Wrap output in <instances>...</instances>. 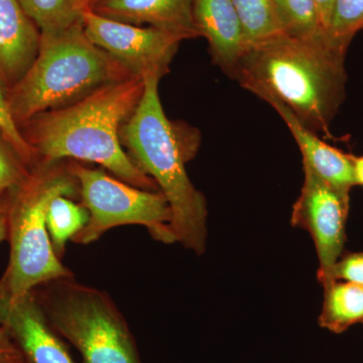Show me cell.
Returning a JSON list of instances; mask_svg holds the SVG:
<instances>
[{"mask_svg": "<svg viewBox=\"0 0 363 363\" xmlns=\"http://www.w3.org/2000/svg\"><path fill=\"white\" fill-rule=\"evenodd\" d=\"M42 35L63 32L82 21L81 0H18Z\"/></svg>", "mask_w": 363, "mask_h": 363, "instance_id": "obj_18", "label": "cell"}, {"mask_svg": "<svg viewBox=\"0 0 363 363\" xmlns=\"http://www.w3.org/2000/svg\"><path fill=\"white\" fill-rule=\"evenodd\" d=\"M193 18L212 59L234 79L247 45L233 0H192Z\"/></svg>", "mask_w": 363, "mask_h": 363, "instance_id": "obj_11", "label": "cell"}, {"mask_svg": "<svg viewBox=\"0 0 363 363\" xmlns=\"http://www.w3.org/2000/svg\"><path fill=\"white\" fill-rule=\"evenodd\" d=\"M79 184V200L87 209L89 219L72 241L88 245L118 226L145 227L160 242H177L172 228L171 207L162 192L143 190L111 177L101 169L88 168L71 162Z\"/></svg>", "mask_w": 363, "mask_h": 363, "instance_id": "obj_7", "label": "cell"}, {"mask_svg": "<svg viewBox=\"0 0 363 363\" xmlns=\"http://www.w3.org/2000/svg\"><path fill=\"white\" fill-rule=\"evenodd\" d=\"M0 363H26L4 327L0 326Z\"/></svg>", "mask_w": 363, "mask_h": 363, "instance_id": "obj_24", "label": "cell"}, {"mask_svg": "<svg viewBox=\"0 0 363 363\" xmlns=\"http://www.w3.org/2000/svg\"><path fill=\"white\" fill-rule=\"evenodd\" d=\"M247 47L284 33L274 0H233Z\"/></svg>", "mask_w": 363, "mask_h": 363, "instance_id": "obj_17", "label": "cell"}, {"mask_svg": "<svg viewBox=\"0 0 363 363\" xmlns=\"http://www.w3.org/2000/svg\"><path fill=\"white\" fill-rule=\"evenodd\" d=\"M33 292L49 323L82 363H143L130 325L105 291L68 277Z\"/></svg>", "mask_w": 363, "mask_h": 363, "instance_id": "obj_6", "label": "cell"}, {"mask_svg": "<svg viewBox=\"0 0 363 363\" xmlns=\"http://www.w3.org/2000/svg\"><path fill=\"white\" fill-rule=\"evenodd\" d=\"M355 185L363 186V157H353Z\"/></svg>", "mask_w": 363, "mask_h": 363, "instance_id": "obj_27", "label": "cell"}, {"mask_svg": "<svg viewBox=\"0 0 363 363\" xmlns=\"http://www.w3.org/2000/svg\"><path fill=\"white\" fill-rule=\"evenodd\" d=\"M284 32L297 38L326 37L313 0H274Z\"/></svg>", "mask_w": 363, "mask_h": 363, "instance_id": "obj_19", "label": "cell"}, {"mask_svg": "<svg viewBox=\"0 0 363 363\" xmlns=\"http://www.w3.org/2000/svg\"><path fill=\"white\" fill-rule=\"evenodd\" d=\"M143 91L145 80L133 76L102 86L75 104L33 117L26 140L38 162H94L131 186L161 192L121 142V128L135 112Z\"/></svg>", "mask_w": 363, "mask_h": 363, "instance_id": "obj_1", "label": "cell"}, {"mask_svg": "<svg viewBox=\"0 0 363 363\" xmlns=\"http://www.w3.org/2000/svg\"><path fill=\"white\" fill-rule=\"evenodd\" d=\"M2 80L4 79L0 76V133L4 135L7 145L21 157V161L26 166L33 168L38 162L37 156L25 135L21 133L18 124L14 121L9 109V98L4 92Z\"/></svg>", "mask_w": 363, "mask_h": 363, "instance_id": "obj_21", "label": "cell"}, {"mask_svg": "<svg viewBox=\"0 0 363 363\" xmlns=\"http://www.w3.org/2000/svg\"><path fill=\"white\" fill-rule=\"evenodd\" d=\"M313 1H314L315 6H316L320 25H321L322 28H323L325 33L327 35L329 26H330L332 11H333L335 0H313Z\"/></svg>", "mask_w": 363, "mask_h": 363, "instance_id": "obj_26", "label": "cell"}, {"mask_svg": "<svg viewBox=\"0 0 363 363\" xmlns=\"http://www.w3.org/2000/svg\"><path fill=\"white\" fill-rule=\"evenodd\" d=\"M13 191V190H11ZM0 194V245L7 240L9 233V213L11 204V192Z\"/></svg>", "mask_w": 363, "mask_h": 363, "instance_id": "obj_25", "label": "cell"}, {"mask_svg": "<svg viewBox=\"0 0 363 363\" xmlns=\"http://www.w3.org/2000/svg\"><path fill=\"white\" fill-rule=\"evenodd\" d=\"M262 100L271 105L285 121L302 152L305 168L311 169L313 173L335 187L350 191L355 186L352 156L344 154L322 140L279 100L272 97Z\"/></svg>", "mask_w": 363, "mask_h": 363, "instance_id": "obj_13", "label": "cell"}, {"mask_svg": "<svg viewBox=\"0 0 363 363\" xmlns=\"http://www.w3.org/2000/svg\"><path fill=\"white\" fill-rule=\"evenodd\" d=\"M130 77V72L88 39L81 21L55 35L40 33L35 61L7 95L9 109L16 123H26Z\"/></svg>", "mask_w": 363, "mask_h": 363, "instance_id": "obj_5", "label": "cell"}, {"mask_svg": "<svg viewBox=\"0 0 363 363\" xmlns=\"http://www.w3.org/2000/svg\"><path fill=\"white\" fill-rule=\"evenodd\" d=\"M40 33L18 0H0V76L13 82L26 73L39 52Z\"/></svg>", "mask_w": 363, "mask_h": 363, "instance_id": "obj_14", "label": "cell"}, {"mask_svg": "<svg viewBox=\"0 0 363 363\" xmlns=\"http://www.w3.org/2000/svg\"><path fill=\"white\" fill-rule=\"evenodd\" d=\"M32 169L0 143V194L18 188L30 176Z\"/></svg>", "mask_w": 363, "mask_h": 363, "instance_id": "obj_22", "label": "cell"}, {"mask_svg": "<svg viewBox=\"0 0 363 363\" xmlns=\"http://www.w3.org/2000/svg\"><path fill=\"white\" fill-rule=\"evenodd\" d=\"M160 81L157 76L145 79L142 99L121 128V142L168 200L177 242L201 255L206 250L207 203L186 169L198 143L195 138H182L178 124L167 117L160 99Z\"/></svg>", "mask_w": 363, "mask_h": 363, "instance_id": "obj_3", "label": "cell"}, {"mask_svg": "<svg viewBox=\"0 0 363 363\" xmlns=\"http://www.w3.org/2000/svg\"><path fill=\"white\" fill-rule=\"evenodd\" d=\"M333 281H350L363 286V252L341 255L340 259L332 267L328 284Z\"/></svg>", "mask_w": 363, "mask_h": 363, "instance_id": "obj_23", "label": "cell"}, {"mask_svg": "<svg viewBox=\"0 0 363 363\" xmlns=\"http://www.w3.org/2000/svg\"><path fill=\"white\" fill-rule=\"evenodd\" d=\"M58 196L79 199V184L71 162H38L26 180L11 191L9 260L0 279V308L52 279L74 277L55 253L48 231V209Z\"/></svg>", "mask_w": 363, "mask_h": 363, "instance_id": "obj_4", "label": "cell"}, {"mask_svg": "<svg viewBox=\"0 0 363 363\" xmlns=\"http://www.w3.org/2000/svg\"><path fill=\"white\" fill-rule=\"evenodd\" d=\"M304 175L291 223L311 235L319 259L318 279L324 286L330 279L332 267L342 255L350 191L331 185L305 167Z\"/></svg>", "mask_w": 363, "mask_h": 363, "instance_id": "obj_9", "label": "cell"}, {"mask_svg": "<svg viewBox=\"0 0 363 363\" xmlns=\"http://www.w3.org/2000/svg\"><path fill=\"white\" fill-rule=\"evenodd\" d=\"M90 9L108 20L147 25L184 40L200 37L193 18L192 0H97Z\"/></svg>", "mask_w": 363, "mask_h": 363, "instance_id": "obj_12", "label": "cell"}, {"mask_svg": "<svg viewBox=\"0 0 363 363\" xmlns=\"http://www.w3.org/2000/svg\"><path fill=\"white\" fill-rule=\"evenodd\" d=\"M324 298L319 324L340 334L355 324H363V286L333 281L323 286Z\"/></svg>", "mask_w": 363, "mask_h": 363, "instance_id": "obj_15", "label": "cell"}, {"mask_svg": "<svg viewBox=\"0 0 363 363\" xmlns=\"http://www.w3.org/2000/svg\"><path fill=\"white\" fill-rule=\"evenodd\" d=\"M82 25L88 39L106 52L131 75L162 78L184 38L150 26H136L108 20L93 13H82Z\"/></svg>", "mask_w": 363, "mask_h": 363, "instance_id": "obj_8", "label": "cell"}, {"mask_svg": "<svg viewBox=\"0 0 363 363\" xmlns=\"http://www.w3.org/2000/svg\"><path fill=\"white\" fill-rule=\"evenodd\" d=\"M0 326L26 363H76L68 345L45 318L33 292L0 308Z\"/></svg>", "mask_w": 363, "mask_h": 363, "instance_id": "obj_10", "label": "cell"}, {"mask_svg": "<svg viewBox=\"0 0 363 363\" xmlns=\"http://www.w3.org/2000/svg\"><path fill=\"white\" fill-rule=\"evenodd\" d=\"M363 30V0H335L328 37L338 51L347 52L351 40Z\"/></svg>", "mask_w": 363, "mask_h": 363, "instance_id": "obj_20", "label": "cell"}, {"mask_svg": "<svg viewBox=\"0 0 363 363\" xmlns=\"http://www.w3.org/2000/svg\"><path fill=\"white\" fill-rule=\"evenodd\" d=\"M97 0H81L82 2V6L84 7V9H90L91 6H92L94 2H96Z\"/></svg>", "mask_w": 363, "mask_h": 363, "instance_id": "obj_28", "label": "cell"}, {"mask_svg": "<svg viewBox=\"0 0 363 363\" xmlns=\"http://www.w3.org/2000/svg\"><path fill=\"white\" fill-rule=\"evenodd\" d=\"M345 55L328 38L284 33L247 47L234 80L262 99L279 100L315 133H328L345 97Z\"/></svg>", "mask_w": 363, "mask_h": 363, "instance_id": "obj_2", "label": "cell"}, {"mask_svg": "<svg viewBox=\"0 0 363 363\" xmlns=\"http://www.w3.org/2000/svg\"><path fill=\"white\" fill-rule=\"evenodd\" d=\"M89 219L87 209L67 196H58L50 203L47 225L52 248L60 259L66 252L68 240L84 228Z\"/></svg>", "mask_w": 363, "mask_h": 363, "instance_id": "obj_16", "label": "cell"}]
</instances>
